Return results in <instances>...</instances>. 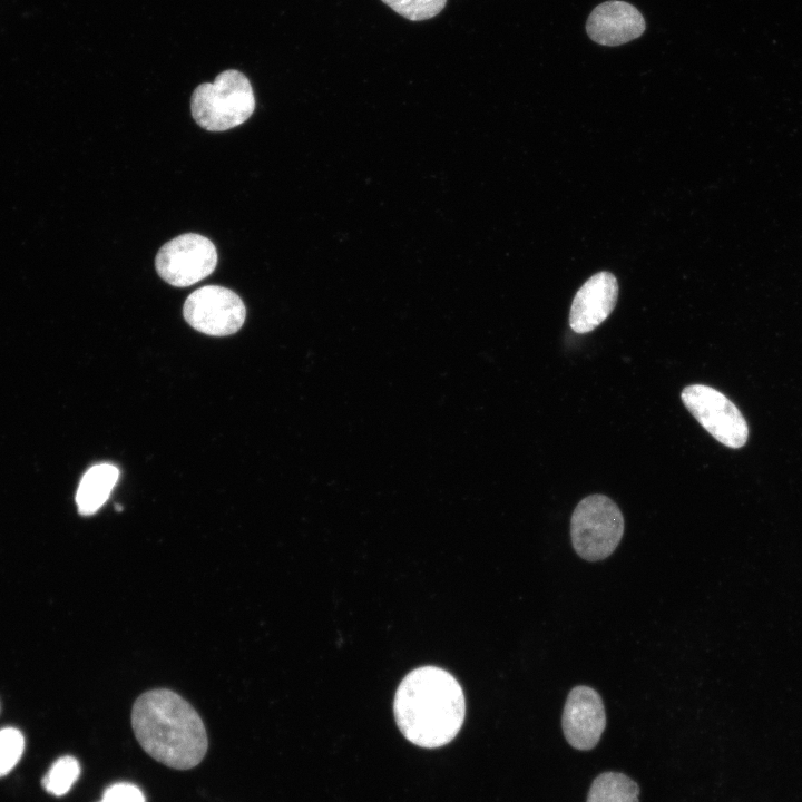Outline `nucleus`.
I'll use <instances>...</instances> for the list:
<instances>
[{
  "instance_id": "f8f14e48",
  "label": "nucleus",
  "mask_w": 802,
  "mask_h": 802,
  "mask_svg": "<svg viewBox=\"0 0 802 802\" xmlns=\"http://www.w3.org/2000/svg\"><path fill=\"white\" fill-rule=\"evenodd\" d=\"M639 786L619 772L599 774L591 783L587 802H639Z\"/></svg>"
},
{
  "instance_id": "1a4fd4ad",
  "label": "nucleus",
  "mask_w": 802,
  "mask_h": 802,
  "mask_svg": "<svg viewBox=\"0 0 802 802\" xmlns=\"http://www.w3.org/2000/svg\"><path fill=\"white\" fill-rule=\"evenodd\" d=\"M646 28L643 14L633 4L609 0L595 7L588 16L586 32L603 46H620L640 37Z\"/></svg>"
},
{
  "instance_id": "39448f33",
  "label": "nucleus",
  "mask_w": 802,
  "mask_h": 802,
  "mask_svg": "<svg viewBox=\"0 0 802 802\" xmlns=\"http://www.w3.org/2000/svg\"><path fill=\"white\" fill-rule=\"evenodd\" d=\"M681 398L697 422L718 442L733 449L746 443V420L722 392L708 385L692 384L683 389Z\"/></svg>"
},
{
  "instance_id": "dca6fc26",
  "label": "nucleus",
  "mask_w": 802,
  "mask_h": 802,
  "mask_svg": "<svg viewBox=\"0 0 802 802\" xmlns=\"http://www.w3.org/2000/svg\"><path fill=\"white\" fill-rule=\"evenodd\" d=\"M101 802H146L141 790L131 783H115L102 794Z\"/></svg>"
},
{
  "instance_id": "2eb2a0df",
  "label": "nucleus",
  "mask_w": 802,
  "mask_h": 802,
  "mask_svg": "<svg viewBox=\"0 0 802 802\" xmlns=\"http://www.w3.org/2000/svg\"><path fill=\"white\" fill-rule=\"evenodd\" d=\"M25 750V737L14 727L0 730V776L8 774L20 761Z\"/></svg>"
},
{
  "instance_id": "20e7f679",
  "label": "nucleus",
  "mask_w": 802,
  "mask_h": 802,
  "mask_svg": "<svg viewBox=\"0 0 802 802\" xmlns=\"http://www.w3.org/2000/svg\"><path fill=\"white\" fill-rule=\"evenodd\" d=\"M624 535V516L607 496L581 499L570 519V537L576 554L588 561L610 556Z\"/></svg>"
},
{
  "instance_id": "9d476101",
  "label": "nucleus",
  "mask_w": 802,
  "mask_h": 802,
  "mask_svg": "<svg viewBox=\"0 0 802 802\" xmlns=\"http://www.w3.org/2000/svg\"><path fill=\"white\" fill-rule=\"evenodd\" d=\"M618 296V283L609 272L590 276L577 291L569 312V325L576 333H588L613 312Z\"/></svg>"
},
{
  "instance_id": "0eeeda50",
  "label": "nucleus",
  "mask_w": 802,
  "mask_h": 802,
  "mask_svg": "<svg viewBox=\"0 0 802 802\" xmlns=\"http://www.w3.org/2000/svg\"><path fill=\"white\" fill-rule=\"evenodd\" d=\"M183 314L195 330L207 335L225 336L241 329L246 309L232 290L219 285H205L186 299Z\"/></svg>"
},
{
  "instance_id": "ddd939ff",
  "label": "nucleus",
  "mask_w": 802,
  "mask_h": 802,
  "mask_svg": "<svg viewBox=\"0 0 802 802\" xmlns=\"http://www.w3.org/2000/svg\"><path fill=\"white\" fill-rule=\"evenodd\" d=\"M80 775V764L76 757H59L41 780L42 788L55 796L66 794Z\"/></svg>"
},
{
  "instance_id": "f3484780",
  "label": "nucleus",
  "mask_w": 802,
  "mask_h": 802,
  "mask_svg": "<svg viewBox=\"0 0 802 802\" xmlns=\"http://www.w3.org/2000/svg\"><path fill=\"white\" fill-rule=\"evenodd\" d=\"M99 802H101V801H99Z\"/></svg>"
},
{
  "instance_id": "f03ea898",
  "label": "nucleus",
  "mask_w": 802,
  "mask_h": 802,
  "mask_svg": "<svg viewBox=\"0 0 802 802\" xmlns=\"http://www.w3.org/2000/svg\"><path fill=\"white\" fill-rule=\"evenodd\" d=\"M131 727L143 750L176 770L200 763L208 747L206 728L197 711L168 688L139 695L131 708Z\"/></svg>"
},
{
  "instance_id": "4468645a",
  "label": "nucleus",
  "mask_w": 802,
  "mask_h": 802,
  "mask_svg": "<svg viewBox=\"0 0 802 802\" xmlns=\"http://www.w3.org/2000/svg\"><path fill=\"white\" fill-rule=\"evenodd\" d=\"M400 16L421 21L433 18L444 8L447 0H381Z\"/></svg>"
},
{
  "instance_id": "423d86ee",
  "label": "nucleus",
  "mask_w": 802,
  "mask_h": 802,
  "mask_svg": "<svg viewBox=\"0 0 802 802\" xmlns=\"http://www.w3.org/2000/svg\"><path fill=\"white\" fill-rule=\"evenodd\" d=\"M217 253L212 241L195 233L182 234L165 243L155 258L158 275L168 284L190 286L212 274Z\"/></svg>"
},
{
  "instance_id": "7ed1b4c3",
  "label": "nucleus",
  "mask_w": 802,
  "mask_h": 802,
  "mask_svg": "<svg viewBox=\"0 0 802 802\" xmlns=\"http://www.w3.org/2000/svg\"><path fill=\"white\" fill-rule=\"evenodd\" d=\"M255 109V97L248 78L227 69L214 82L195 88L190 98L194 120L209 131H224L246 121Z\"/></svg>"
},
{
  "instance_id": "9b49d317",
  "label": "nucleus",
  "mask_w": 802,
  "mask_h": 802,
  "mask_svg": "<svg viewBox=\"0 0 802 802\" xmlns=\"http://www.w3.org/2000/svg\"><path fill=\"white\" fill-rule=\"evenodd\" d=\"M118 477L119 470L114 464L100 463L89 468L77 489L78 512L82 516H91L97 512L109 498Z\"/></svg>"
},
{
  "instance_id": "6e6552de",
  "label": "nucleus",
  "mask_w": 802,
  "mask_h": 802,
  "mask_svg": "<svg viewBox=\"0 0 802 802\" xmlns=\"http://www.w3.org/2000/svg\"><path fill=\"white\" fill-rule=\"evenodd\" d=\"M561 726L565 739L574 749H594L606 727V712L598 692L586 685L571 688L565 702Z\"/></svg>"
},
{
  "instance_id": "f257e3e1",
  "label": "nucleus",
  "mask_w": 802,
  "mask_h": 802,
  "mask_svg": "<svg viewBox=\"0 0 802 802\" xmlns=\"http://www.w3.org/2000/svg\"><path fill=\"white\" fill-rule=\"evenodd\" d=\"M397 725L411 743L436 749L451 742L466 713L462 688L447 671L424 666L400 683L393 703Z\"/></svg>"
}]
</instances>
